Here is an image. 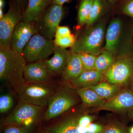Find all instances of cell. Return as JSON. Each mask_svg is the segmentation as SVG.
<instances>
[{"instance_id": "1", "label": "cell", "mask_w": 133, "mask_h": 133, "mask_svg": "<svg viewBox=\"0 0 133 133\" xmlns=\"http://www.w3.org/2000/svg\"><path fill=\"white\" fill-rule=\"evenodd\" d=\"M104 49L115 57L133 50V20L122 15L114 16L108 24Z\"/></svg>"}, {"instance_id": "2", "label": "cell", "mask_w": 133, "mask_h": 133, "mask_svg": "<svg viewBox=\"0 0 133 133\" xmlns=\"http://www.w3.org/2000/svg\"><path fill=\"white\" fill-rule=\"evenodd\" d=\"M26 63L23 55L12 48H0V79L17 94L26 83L24 73Z\"/></svg>"}, {"instance_id": "3", "label": "cell", "mask_w": 133, "mask_h": 133, "mask_svg": "<svg viewBox=\"0 0 133 133\" xmlns=\"http://www.w3.org/2000/svg\"><path fill=\"white\" fill-rule=\"evenodd\" d=\"M110 14H107L77 38L71 52L87 53L97 56L104 47L105 33Z\"/></svg>"}, {"instance_id": "4", "label": "cell", "mask_w": 133, "mask_h": 133, "mask_svg": "<svg viewBox=\"0 0 133 133\" xmlns=\"http://www.w3.org/2000/svg\"><path fill=\"white\" fill-rule=\"evenodd\" d=\"M80 100L73 87L66 85L59 86L49 102L44 119L49 121L59 118L73 109Z\"/></svg>"}, {"instance_id": "5", "label": "cell", "mask_w": 133, "mask_h": 133, "mask_svg": "<svg viewBox=\"0 0 133 133\" xmlns=\"http://www.w3.org/2000/svg\"><path fill=\"white\" fill-rule=\"evenodd\" d=\"M104 74L105 81L108 83L129 87L133 80V50L116 56L113 64Z\"/></svg>"}, {"instance_id": "6", "label": "cell", "mask_w": 133, "mask_h": 133, "mask_svg": "<svg viewBox=\"0 0 133 133\" xmlns=\"http://www.w3.org/2000/svg\"><path fill=\"white\" fill-rule=\"evenodd\" d=\"M58 87L55 83H26L17 94L20 101L44 107L48 106Z\"/></svg>"}, {"instance_id": "7", "label": "cell", "mask_w": 133, "mask_h": 133, "mask_svg": "<svg viewBox=\"0 0 133 133\" xmlns=\"http://www.w3.org/2000/svg\"><path fill=\"white\" fill-rule=\"evenodd\" d=\"M43 108L19 101L14 111L2 120L1 127L14 125L31 128L37 121Z\"/></svg>"}, {"instance_id": "8", "label": "cell", "mask_w": 133, "mask_h": 133, "mask_svg": "<svg viewBox=\"0 0 133 133\" xmlns=\"http://www.w3.org/2000/svg\"><path fill=\"white\" fill-rule=\"evenodd\" d=\"M65 14L63 5L52 3L35 22L37 33L52 40Z\"/></svg>"}, {"instance_id": "9", "label": "cell", "mask_w": 133, "mask_h": 133, "mask_svg": "<svg viewBox=\"0 0 133 133\" xmlns=\"http://www.w3.org/2000/svg\"><path fill=\"white\" fill-rule=\"evenodd\" d=\"M55 45L52 40L37 33L26 44L22 55L28 63L44 61L54 53Z\"/></svg>"}, {"instance_id": "10", "label": "cell", "mask_w": 133, "mask_h": 133, "mask_svg": "<svg viewBox=\"0 0 133 133\" xmlns=\"http://www.w3.org/2000/svg\"><path fill=\"white\" fill-rule=\"evenodd\" d=\"M84 112L81 107L71 109L46 128L45 133H87V127H80L78 122Z\"/></svg>"}, {"instance_id": "11", "label": "cell", "mask_w": 133, "mask_h": 133, "mask_svg": "<svg viewBox=\"0 0 133 133\" xmlns=\"http://www.w3.org/2000/svg\"><path fill=\"white\" fill-rule=\"evenodd\" d=\"M22 19V12L14 0L10 3L8 12L0 19V48H11L12 33Z\"/></svg>"}, {"instance_id": "12", "label": "cell", "mask_w": 133, "mask_h": 133, "mask_svg": "<svg viewBox=\"0 0 133 133\" xmlns=\"http://www.w3.org/2000/svg\"><path fill=\"white\" fill-rule=\"evenodd\" d=\"M133 109V93L129 87L124 88L116 95L106 101L103 105L94 109V111L106 110L125 114Z\"/></svg>"}, {"instance_id": "13", "label": "cell", "mask_w": 133, "mask_h": 133, "mask_svg": "<svg viewBox=\"0 0 133 133\" xmlns=\"http://www.w3.org/2000/svg\"><path fill=\"white\" fill-rule=\"evenodd\" d=\"M37 33L35 22L22 20L17 24L12 33L11 48L19 54H22L26 44Z\"/></svg>"}, {"instance_id": "14", "label": "cell", "mask_w": 133, "mask_h": 133, "mask_svg": "<svg viewBox=\"0 0 133 133\" xmlns=\"http://www.w3.org/2000/svg\"><path fill=\"white\" fill-rule=\"evenodd\" d=\"M24 74L26 83H55L54 76L48 70L43 61L26 64Z\"/></svg>"}, {"instance_id": "15", "label": "cell", "mask_w": 133, "mask_h": 133, "mask_svg": "<svg viewBox=\"0 0 133 133\" xmlns=\"http://www.w3.org/2000/svg\"><path fill=\"white\" fill-rule=\"evenodd\" d=\"M53 53L54 55L51 58L44 61V64L48 70L54 77L62 76L70 55L71 51L55 45Z\"/></svg>"}, {"instance_id": "16", "label": "cell", "mask_w": 133, "mask_h": 133, "mask_svg": "<svg viewBox=\"0 0 133 133\" xmlns=\"http://www.w3.org/2000/svg\"><path fill=\"white\" fill-rule=\"evenodd\" d=\"M84 71L79 54L71 52L66 66L61 76V80L63 83H70Z\"/></svg>"}, {"instance_id": "17", "label": "cell", "mask_w": 133, "mask_h": 133, "mask_svg": "<svg viewBox=\"0 0 133 133\" xmlns=\"http://www.w3.org/2000/svg\"><path fill=\"white\" fill-rule=\"evenodd\" d=\"M105 81L104 74L96 70L84 71L77 78L70 82L74 89L89 88Z\"/></svg>"}, {"instance_id": "18", "label": "cell", "mask_w": 133, "mask_h": 133, "mask_svg": "<svg viewBox=\"0 0 133 133\" xmlns=\"http://www.w3.org/2000/svg\"><path fill=\"white\" fill-rule=\"evenodd\" d=\"M52 3V0H28L27 7L22 14V20L35 22Z\"/></svg>"}, {"instance_id": "19", "label": "cell", "mask_w": 133, "mask_h": 133, "mask_svg": "<svg viewBox=\"0 0 133 133\" xmlns=\"http://www.w3.org/2000/svg\"><path fill=\"white\" fill-rule=\"evenodd\" d=\"M111 8L107 0H94L85 29L90 28L105 15L109 14Z\"/></svg>"}, {"instance_id": "20", "label": "cell", "mask_w": 133, "mask_h": 133, "mask_svg": "<svg viewBox=\"0 0 133 133\" xmlns=\"http://www.w3.org/2000/svg\"><path fill=\"white\" fill-rule=\"evenodd\" d=\"M75 90L81 99L83 105L86 107H99L105 102V100L91 88H79Z\"/></svg>"}, {"instance_id": "21", "label": "cell", "mask_w": 133, "mask_h": 133, "mask_svg": "<svg viewBox=\"0 0 133 133\" xmlns=\"http://www.w3.org/2000/svg\"><path fill=\"white\" fill-rule=\"evenodd\" d=\"M89 88L95 91L101 97L107 101L113 97L124 88L118 84H111L104 81Z\"/></svg>"}, {"instance_id": "22", "label": "cell", "mask_w": 133, "mask_h": 133, "mask_svg": "<svg viewBox=\"0 0 133 133\" xmlns=\"http://www.w3.org/2000/svg\"><path fill=\"white\" fill-rule=\"evenodd\" d=\"M116 57L107 50L103 49L97 56L94 70L102 72H106L113 64Z\"/></svg>"}, {"instance_id": "23", "label": "cell", "mask_w": 133, "mask_h": 133, "mask_svg": "<svg viewBox=\"0 0 133 133\" xmlns=\"http://www.w3.org/2000/svg\"><path fill=\"white\" fill-rule=\"evenodd\" d=\"M94 0H79L78 6L77 24L79 27L86 25Z\"/></svg>"}, {"instance_id": "24", "label": "cell", "mask_w": 133, "mask_h": 133, "mask_svg": "<svg viewBox=\"0 0 133 133\" xmlns=\"http://www.w3.org/2000/svg\"><path fill=\"white\" fill-rule=\"evenodd\" d=\"M112 8L116 15L125 16L133 20V0H120Z\"/></svg>"}, {"instance_id": "25", "label": "cell", "mask_w": 133, "mask_h": 133, "mask_svg": "<svg viewBox=\"0 0 133 133\" xmlns=\"http://www.w3.org/2000/svg\"><path fill=\"white\" fill-rule=\"evenodd\" d=\"M102 133H129L128 128L118 120H114L105 125Z\"/></svg>"}, {"instance_id": "26", "label": "cell", "mask_w": 133, "mask_h": 133, "mask_svg": "<svg viewBox=\"0 0 133 133\" xmlns=\"http://www.w3.org/2000/svg\"><path fill=\"white\" fill-rule=\"evenodd\" d=\"M78 54L85 70L94 69L97 56L87 53Z\"/></svg>"}, {"instance_id": "27", "label": "cell", "mask_w": 133, "mask_h": 133, "mask_svg": "<svg viewBox=\"0 0 133 133\" xmlns=\"http://www.w3.org/2000/svg\"><path fill=\"white\" fill-rule=\"evenodd\" d=\"M77 37L73 34L64 37L55 38L54 41L55 45L66 48H72L76 42Z\"/></svg>"}, {"instance_id": "28", "label": "cell", "mask_w": 133, "mask_h": 133, "mask_svg": "<svg viewBox=\"0 0 133 133\" xmlns=\"http://www.w3.org/2000/svg\"><path fill=\"white\" fill-rule=\"evenodd\" d=\"M14 104L13 97L9 94L1 95L0 97V112L4 114L11 109Z\"/></svg>"}, {"instance_id": "29", "label": "cell", "mask_w": 133, "mask_h": 133, "mask_svg": "<svg viewBox=\"0 0 133 133\" xmlns=\"http://www.w3.org/2000/svg\"><path fill=\"white\" fill-rule=\"evenodd\" d=\"M3 133H29L31 128L9 125L4 127Z\"/></svg>"}, {"instance_id": "30", "label": "cell", "mask_w": 133, "mask_h": 133, "mask_svg": "<svg viewBox=\"0 0 133 133\" xmlns=\"http://www.w3.org/2000/svg\"><path fill=\"white\" fill-rule=\"evenodd\" d=\"M85 112L83 113L79 119V124L82 127H87L96 119L95 116L88 115Z\"/></svg>"}, {"instance_id": "31", "label": "cell", "mask_w": 133, "mask_h": 133, "mask_svg": "<svg viewBox=\"0 0 133 133\" xmlns=\"http://www.w3.org/2000/svg\"><path fill=\"white\" fill-rule=\"evenodd\" d=\"M104 127V124L92 122L87 127V133H102Z\"/></svg>"}, {"instance_id": "32", "label": "cell", "mask_w": 133, "mask_h": 133, "mask_svg": "<svg viewBox=\"0 0 133 133\" xmlns=\"http://www.w3.org/2000/svg\"><path fill=\"white\" fill-rule=\"evenodd\" d=\"M70 30L67 26H59L56 31L55 38L64 37L71 35Z\"/></svg>"}, {"instance_id": "33", "label": "cell", "mask_w": 133, "mask_h": 133, "mask_svg": "<svg viewBox=\"0 0 133 133\" xmlns=\"http://www.w3.org/2000/svg\"><path fill=\"white\" fill-rule=\"evenodd\" d=\"M15 1L22 14L27 7L28 0H15Z\"/></svg>"}, {"instance_id": "34", "label": "cell", "mask_w": 133, "mask_h": 133, "mask_svg": "<svg viewBox=\"0 0 133 133\" xmlns=\"http://www.w3.org/2000/svg\"><path fill=\"white\" fill-rule=\"evenodd\" d=\"M70 0H52V3L63 5L65 3L68 2Z\"/></svg>"}, {"instance_id": "35", "label": "cell", "mask_w": 133, "mask_h": 133, "mask_svg": "<svg viewBox=\"0 0 133 133\" xmlns=\"http://www.w3.org/2000/svg\"><path fill=\"white\" fill-rule=\"evenodd\" d=\"M112 8L115 6L120 0H107Z\"/></svg>"}, {"instance_id": "36", "label": "cell", "mask_w": 133, "mask_h": 133, "mask_svg": "<svg viewBox=\"0 0 133 133\" xmlns=\"http://www.w3.org/2000/svg\"><path fill=\"white\" fill-rule=\"evenodd\" d=\"M128 118L133 120V109H131L127 113Z\"/></svg>"}, {"instance_id": "37", "label": "cell", "mask_w": 133, "mask_h": 133, "mask_svg": "<svg viewBox=\"0 0 133 133\" xmlns=\"http://www.w3.org/2000/svg\"><path fill=\"white\" fill-rule=\"evenodd\" d=\"M4 4L5 2L4 0H0V9H3Z\"/></svg>"}, {"instance_id": "38", "label": "cell", "mask_w": 133, "mask_h": 133, "mask_svg": "<svg viewBox=\"0 0 133 133\" xmlns=\"http://www.w3.org/2000/svg\"><path fill=\"white\" fill-rule=\"evenodd\" d=\"M129 88V89L131 90V91H132L133 93V80L132 81V82H131V84H130Z\"/></svg>"}, {"instance_id": "39", "label": "cell", "mask_w": 133, "mask_h": 133, "mask_svg": "<svg viewBox=\"0 0 133 133\" xmlns=\"http://www.w3.org/2000/svg\"><path fill=\"white\" fill-rule=\"evenodd\" d=\"M3 10L2 9H0V19H2L3 17Z\"/></svg>"}, {"instance_id": "40", "label": "cell", "mask_w": 133, "mask_h": 133, "mask_svg": "<svg viewBox=\"0 0 133 133\" xmlns=\"http://www.w3.org/2000/svg\"><path fill=\"white\" fill-rule=\"evenodd\" d=\"M129 133H133V126L128 128Z\"/></svg>"}, {"instance_id": "41", "label": "cell", "mask_w": 133, "mask_h": 133, "mask_svg": "<svg viewBox=\"0 0 133 133\" xmlns=\"http://www.w3.org/2000/svg\"><path fill=\"white\" fill-rule=\"evenodd\" d=\"M45 133V131H43V132H41V133Z\"/></svg>"}]
</instances>
